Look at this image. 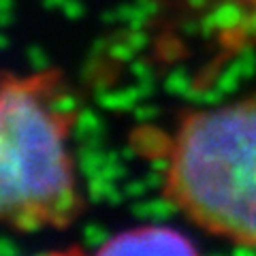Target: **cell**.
I'll use <instances>...</instances> for the list:
<instances>
[{"instance_id": "obj_1", "label": "cell", "mask_w": 256, "mask_h": 256, "mask_svg": "<svg viewBox=\"0 0 256 256\" xmlns=\"http://www.w3.org/2000/svg\"><path fill=\"white\" fill-rule=\"evenodd\" d=\"M73 102L56 73H0V224L66 226L82 201L68 152Z\"/></svg>"}, {"instance_id": "obj_2", "label": "cell", "mask_w": 256, "mask_h": 256, "mask_svg": "<svg viewBox=\"0 0 256 256\" xmlns=\"http://www.w3.org/2000/svg\"><path fill=\"white\" fill-rule=\"evenodd\" d=\"M164 194L207 233L256 248V92L182 120Z\"/></svg>"}, {"instance_id": "obj_3", "label": "cell", "mask_w": 256, "mask_h": 256, "mask_svg": "<svg viewBox=\"0 0 256 256\" xmlns=\"http://www.w3.org/2000/svg\"><path fill=\"white\" fill-rule=\"evenodd\" d=\"M190 239L169 226H139L109 237L98 254H194Z\"/></svg>"}]
</instances>
